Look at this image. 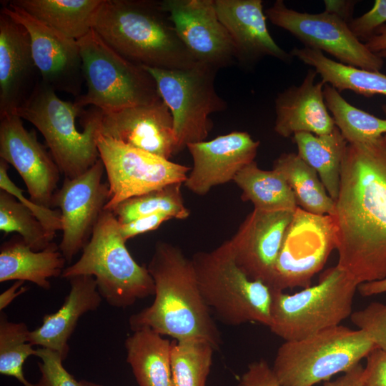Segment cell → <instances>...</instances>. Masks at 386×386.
I'll list each match as a JSON object with an SVG mask.
<instances>
[{
	"mask_svg": "<svg viewBox=\"0 0 386 386\" xmlns=\"http://www.w3.org/2000/svg\"><path fill=\"white\" fill-rule=\"evenodd\" d=\"M352 322L364 331L377 347L386 352V304L372 302L350 316Z\"/></svg>",
	"mask_w": 386,
	"mask_h": 386,
	"instance_id": "38",
	"label": "cell"
},
{
	"mask_svg": "<svg viewBox=\"0 0 386 386\" xmlns=\"http://www.w3.org/2000/svg\"><path fill=\"white\" fill-rule=\"evenodd\" d=\"M26 29L0 11V117L16 114L41 81Z\"/></svg>",
	"mask_w": 386,
	"mask_h": 386,
	"instance_id": "21",
	"label": "cell"
},
{
	"mask_svg": "<svg viewBox=\"0 0 386 386\" xmlns=\"http://www.w3.org/2000/svg\"><path fill=\"white\" fill-rule=\"evenodd\" d=\"M356 1L326 0L324 1L325 11L335 14L347 23L352 20Z\"/></svg>",
	"mask_w": 386,
	"mask_h": 386,
	"instance_id": "45",
	"label": "cell"
},
{
	"mask_svg": "<svg viewBox=\"0 0 386 386\" xmlns=\"http://www.w3.org/2000/svg\"><path fill=\"white\" fill-rule=\"evenodd\" d=\"M77 42L87 89L76 98V104L108 113L162 99L149 72L115 51L95 31Z\"/></svg>",
	"mask_w": 386,
	"mask_h": 386,
	"instance_id": "8",
	"label": "cell"
},
{
	"mask_svg": "<svg viewBox=\"0 0 386 386\" xmlns=\"http://www.w3.org/2000/svg\"><path fill=\"white\" fill-rule=\"evenodd\" d=\"M264 13L272 24L290 33L304 47L326 52L342 64L362 69L380 71L384 66V59L370 51L348 23L335 14L300 12L282 0L275 1Z\"/></svg>",
	"mask_w": 386,
	"mask_h": 386,
	"instance_id": "12",
	"label": "cell"
},
{
	"mask_svg": "<svg viewBox=\"0 0 386 386\" xmlns=\"http://www.w3.org/2000/svg\"><path fill=\"white\" fill-rule=\"evenodd\" d=\"M377 54L383 59H386V50L382 51L377 53Z\"/></svg>",
	"mask_w": 386,
	"mask_h": 386,
	"instance_id": "50",
	"label": "cell"
},
{
	"mask_svg": "<svg viewBox=\"0 0 386 386\" xmlns=\"http://www.w3.org/2000/svg\"><path fill=\"white\" fill-rule=\"evenodd\" d=\"M0 158L18 172L31 201L53 207L61 171L35 132L26 130L17 114L0 117Z\"/></svg>",
	"mask_w": 386,
	"mask_h": 386,
	"instance_id": "17",
	"label": "cell"
},
{
	"mask_svg": "<svg viewBox=\"0 0 386 386\" xmlns=\"http://www.w3.org/2000/svg\"><path fill=\"white\" fill-rule=\"evenodd\" d=\"M214 347L201 339L171 343V370L174 386H205Z\"/></svg>",
	"mask_w": 386,
	"mask_h": 386,
	"instance_id": "33",
	"label": "cell"
},
{
	"mask_svg": "<svg viewBox=\"0 0 386 386\" xmlns=\"http://www.w3.org/2000/svg\"><path fill=\"white\" fill-rule=\"evenodd\" d=\"M66 262L55 242L44 250L34 251L15 235L0 247V282L29 281L49 290V279L61 275Z\"/></svg>",
	"mask_w": 386,
	"mask_h": 386,
	"instance_id": "25",
	"label": "cell"
},
{
	"mask_svg": "<svg viewBox=\"0 0 386 386\" xmlns=\"http://www.w3.org/2000/svg\"><path fill=\"white\" fill-rule=\"evenodd\" d=\"M99 158L109 186L105 210L120 202L174 183H184L190 168L104 137H97Z\"/></svg>",
	"mask_w": 386,
	"mask_h": 386,
	"instance_id": "13",
	"label": "cell"
},
{
	"mask_svg": "<svg viewBox=\"0 0 386 386\" xmlns=\"http://www.w3.org/2000/svg\"><path fill=\"white\" fill-rule=\"evenodd\" d=\"M99 134L167 159L175 154L173 117L162 99L149 104L103 112Z\"/></svg>",
	"mask_w": 386,
	"mask_h": 386,
	"instance_id": "19",
	"label": "cell"
},
{
	"mask_svg": "<svg viewBox=\"0 0 386 386\" xmlns=\"http://www.w3.org/2000/svg\"><path fill=\"white\" fill-rule=\"evenodd\" d=\"M70 290L61 307L54 313L46 314L40 327L29 331V342L57 352L66 360L68 341L81 317L96 310L102 301L94 277L79 275L68 279Z\"/></svg>",
	"mask_w": 386,
	"mask_h": 386,
	"instance_id": "24",
	"label": "cell"
},
{
	"mask_svg": "<svg viewBox=\"0 0 386 386\" xmlns=\"http://www.w3.org/2000/svg\"><path fill=\"white\" fill-rule=\"evenodd\" d=\"M36 356L41 360L38 362L41 378L34 386H81L64 367V360L57 352L41 347L36 349Z\"/></svg>",
	"mask_w": 386,
	"mask_h": 386,
	"instance_id": "39",
	"label": "cell"
},
{
	"mask_svg": "<svg viewBox=\"0 0 386 386\" xmlns=\"http://www.w3.org/2000/svg\"><path fill=\"white\" fill-rule=\"evenodd\" d=\"M214 4L232 39L237 61L250 64L265 56L284 62L292 59L270 35L262 0H214Z\"/></svg>",
	"mask_w": 386,
	"mask_h": 386,
	"instance_id": "22",
	"label": "cell"
},
{
	"mask_svg": "<svg viewBox=\"0 0 386 386\" xmlns=\"http://www.w3.org/2000/svg\"><path fill=\"white\" fill-rule=\"evenodd\" d=\"M375 347L362 330L340 325L300 340L284 341L272 368L283 386H313L349 370Z\"/></svg>",
	"mask_w": 386,
	"mask_h": 386,
	"instance_id": "9",
	"label": "cell"
},
{
	"mask_svg": "<svg viewBox=\"0 0 386 386\" xmlns=\"http://www.w3.org/2000/svg\"><path fill=\"white\" fill-rule=\"evenodd\" d=\"M79 383L81 386H103L102 385L96 384L95 382H92L87 380H81L79 381Z\"/></svg>",
	"mask_w": 386,
	"mask_h": 386,
	"instance_id": "49",
	"label": "cell"
},
{
	"mask_svg": "<svg viewBox=\"0 0 386 386\" xmlns=\"http://www.w3.org/2000/svg\"><path fill=\"white\" fill-rule=\"evenodd\" d=\"M0 230L17 233L34 251H41L54 242L55 233L46 229L15 197L0 189Z\"/></svg>",
	"mask_w": 386,
	"mask_h": 386,
	"instance_id": "35",
	"label": "cell"
},
{
	"mask_svg": "<svg viewBox=\"0 0 386 386\" xmlns=\"http://www.w3.org/2000/svg\"><path fill=\"white\" fill-rule=\"evenodd\" d=\"M364 367L366 386H386V352L375 347L367 356Z\"/></svg>",
	"mask_w": 386,
	"mask_h": 386,
	"instance_id": "43",
	"label": "cell"
},
{
	"mask_svg": "<svg viewBox=\"0 0 386 386\" xmlns=\"http://www.w3.org/2000/svg\"><path fill=\"white\" fill-rule=\"evenodd\" d=\"M292 189L297 207L319 215H334L335 202L330 197L317 172L297 154L282 153L273 162Z\"/></svg>",
	"mask_w": 386,
	"mask_h": 386,
	"instance_id": "31",
	"label": "cell"
},
{
	"mask_svg": "<svg viewBox=\"0 0 386 386\" xmlns=\"http://www.w3.org/2000/svg\"><path fill=\"white\" fill-rule=\"evenodd\" d=\"M323 94L335 125L347 143L364 142L386 134V104L381 107L385 118H380L350 104L329 84H325Z\"/></svg>",
	"mask_w": 386,
	"mask_h": 386,
	"instance_id": "32",
	"label": "cell"
},
{
	"mask_svg": "<svg viewBox=\"0 0 386 386\" xmlns=\"http://www.w3.org/2000/svg\"><path fill=\"white\" fill-rule=\"evenodd\" d=\"M182 183H174L158 189L129 198L120 202L112 211L119 223L159 212L173 219H186L189 215L181 192Z\"/></svg>",
	"mask_w": 386,
	"mask_h": 386,
	"instance_id": "34",
	"label": "cell"
},
{
	"mask_svg": "<svg viewBox=\"0 0 386 386\" xmlns=\"http://www.w3.org/2000/svg\"><path fill=\"white\" fill-rule=\"evenodd\" d=\"M234 182L242 190V199L251 202L254 209L295 212L297 208L294 194L283 176L273 169H260L255 161L242 169Z\"/></svg>",
	"mask_w": 386,
	"mask_h": 386,
	"instance_id": "30",
	"label": "cell"
},
{
	"mask_svg": "<svg viewBox=\"0 0 386 386\" xmlns=\"http://www.w3.org/2000/svg\"><path fill=\"white\" fill-rule=\"evenodd\" d=\"M337 230L333 216L312 214L297 207L285 232L270 290L311 286L312 278L337 247Z\"/></svg>",
	"mask_w": 386,
	"mask_h": 386,
	"instance_id": "11",
	"label": "cell"
},
{
	"mask_svg": "<svg viewBox=\"0 0 386 386\" xmlns=\"http://www.w3.org/2000/svg\"><path fill=\"white\" fill-rule=\"evenodd\" d=\"M332 216L337 266L358 284L386 278V134L347 143Z\"/></svg>",
	"mask_w": 386,
	"mask_h": 386,
	"instance_id": "1",
	"label": "cell"
},
{
	"mask_svg": "<svg viewBox=\"0 0 386 386\" xmlns=\"http://www.w3.org/2000/svg\"><path fill=\"white\" fill-rule=\"evenodd\" d=\"M322 386H366L364 380V367L359 363L338 378L325 382Z\"/></svg>",
	"mask_w": 386,
	"mask_h": 386,
	"instance_id": "44",
	"label": "cell"
},
{
	"mask_svg": "<svg viewBox=\"0 0 386 386\" xmlns=\"http://www.w3.org/2000/svg\"><path fill=\"white\" fill-rule=\"evenodd\" d=\"M294 212L254 209L229 239L237 264L249 279L270 288L275 263Z\"/></svg>",
	"mask_w": 386,
	"mask_h": 386,
	"instance_id": "18",
	"label": "cell"
},
{
	"mask_svg": "<svg viewBox=\"0 0 386 386\" xmlns=\"http://www.w3.org/2000/svg\"><path fill=\"white\" fill-rule=\"evenodd\" d=\"M357 282L337 265L317 284L294 294L272 290L271 332L284 341L297 340L340 325L352 313Z\"/></svg>",
	"mask_w": 386,
	"mask_h": 386,
	"instance_id": "7",
	"label": "cell"
},
{
	"mask_svg": "<svg viewBox=\"0 0 386 386\" xmlns=\"http://www.w3.org/2000/svg\"><path fill=\"white\" fill-rule=\"evenodd\" d=\"M357 291L362 297H370L386 292V278L362 283L358 285Z\"/></svg>",
	"mask_w": 386,
	"mask_h": 386,
	"instance_id": "48",
	"label": "cell"
},
{
	"mask_svg": "<svg viewBox=\"0 0 386 386\" xmlns=\"http://www.w3.org/2000/svg\"><path fill=\"white\" fill-rule=\"evenodd\" d=\"M24 281L18 280L0 295V311L1 312L12 301L27 290V287H23Z\"/></svg>",
	"mask_w": 386,
	"mask_h": 386,
	"instance_id": "47",
	"label": "cell"
},
{
	"mask_svg": "<svg viewBox=\"0 0 386 386\" xmlns=\"http://www.w3.org/2000/svg\"><path fill=\"white\" fill-rule=\"evenodd\" d=\"M104 171L99 158L80 176L65 177L54 195L53 207H59L62 222L59 248L67 262L88 243L109 200V184L102 182Z\"/></svg>",
	"mask_w": 386,
	"mask_h": 386,
	"instance_id": "14",
	"label": "cell"
},
{
	"mask_svg": "<svg viewBox=\"0 0 386 386\" xmlns=\"http://www.w3.org/2000/svg\"><path fill=\"white\" fill-rule=\"evenodd\" d=\"M32 16L78 41L93 28L103 0H12Z\"/></svg>",
	"mask_w": 386,
	"mask_h": 386,
	"instance_id": "28",
	"label": "cell"
},
{
	"mask_svg": "<svg viewBox=\"0 0 386 386\" xmlns=\"http://www.w3.org/2000/svg\"><path fill=\"white\" fill-rule=\"evenodd\" d=\"M171 343L148 327L134 330L127 338V361L139 386H174Z\"/></svg>",
	"mask_w": 386,
	"mask_h": 386,
	"instance_id": "26",
	"label": "cell"
},
{
	"mask_svg": "<svg viewBox=\"0 0 386 386\" xmlns=\"http://www.w3.org/2000/svg\"><path fill=\"white\" fill-rule=\"evenodd\" d=\"M173 219L170 215L159 212L137 218L126 223H119L123 239L127 241L135 236L157 229L163 222Z\"/></svg>",
	"mask_w": 386,
	"mask_h": 386,
	"instance_id": "42",
	"label": "cell"
},
{
	"mask_svg": "<svg viewBox=\"0 0 386 386\" xmlns=\"http://www.w3.org/2000/svg\"><path fill=\"white\" fill-rule=\"evenodd\" d=\"M298 156L314 169L330 197L335 202L339 194L341 166L347 142L336 127L329 134L298 132L293 135Z\"/></svg>",
	"mask_w": 386,
	"mask_h": 386,
	"instance_id": "29",
	"label": "cell"
},
{
	"mask_svg": "<svg viewBox=\"0 0 386 386\" xmlns=\"http://www.w3.org/2000/svg\"><path fill=\"white\" fill-rule=\"evenodd\" d=\"M259 141L244 132H233L210 141L187 145L193 167L184 182L191 192L206 194L213 187L234 181L237 173L254 161Z\"/></svg>",
	"mask_w": 386,
	"mask_h": 386,
	"instance_id": "20",
	"label": "cell"
},
{
	"mask_svg": "<svg viewBox=\"0 0 386 386\" xmlns=\"http://www.w3.org/2000/svg\"><path fill=\"white\" fill-rule=\"evenodd\" d=\"M238 386H283L272 367L264 360L249 364L240 378Z\"/></svg>",
	"mask_w": 386,
	"mask_h": 386,
	"instance_id": "41",
	"label": "cell"
},
{
	"mask_svg": "<svg viewBox=\"0 0 386 386\" xmlns=\"http://www.w3.org/2000/svg\"><path fill=\"white\" fill-rule=\"evenodd\" d=\"M16 114L41 132L65 177L80 176L99 159L101 109L91 107L84 111L74 102L64 101L41 80Z\"/></svg>",
	"mask_w": 386,
	"mask_h": 386,
	"instance_id": "4",
	"label": "cell"
},
{
	"mask_svg": "<svg viewBox=\"0 0 386 386\" xmlns=\"http://www.w3.org/2000/svg\"><path fill=\"white\" fill-rule=\"evenodd\" d=\"M159 2L179 39L197 63L219 70L237 61L234 42L219 20L214 0Z\"/></svg>",
	"mask_w": 386,
	"mask_h": 386,
	"instance_id": "16",
	"label": "cell"
},
{
	"mask_svg": "<svg viewBox=\"0 0 386 386\" xmlns=\"http://www.w3.org/2000/svg\"><path fill=\"white\" fill-rule=\"evenodd\" d=\"M29 330L24 322H10L2 311L0 314V373L16 378L23 386H34L25 377L23 365L36 350L29 342Z\"/></svg>",
	"mask_w": 386,
	"mask_h": 386,
	"instance_id": "36",
	"label": "cell"
},
{
	"mask_svg": "<svg viewBox=\"0 0 386 386\" xmlns=\"http://www.w3.org/2000/svg\"><path fill=\"white\" fill-rule=\"evenodd\" d=\"M147 269L154 300L129 317L131 330L148 327L175 340H204L218 350L221 335L201 295L192 259L177 247L158 242Z\"/></svg>",
	"mask_w": 386,
	"mask_h": 386,
	"instance_id": "2",
	"label": "cell"
},
{
	"mask_svg": "<svg viewBox=\"0 0 386 386\" xmlns=\"http://www.w3.org/2000/svg\"><path fill=\"white\" fill-rule=\"evenodd\" d=\"M290 54L312 66L325 84L341 92L350 90L366 97L386 96V75L342 64L328 58L321 51L310 48H293Z\"/></svg>",
	"mask_w": 386,
	"mask_h": 386,
	"instance_id": "27",
	"label": "cell"
},
{
	"mask_svg": "<svg viewBox=\"0 0 386 386\" xmlns=\"http://www.w3.org/2000/svg\"><path fill=\"white\" fill-rule=\"evenodd\" d=\"M201 295L224 324L257 322L269 327L272 290L249 279L237 264L229 240L192 259Z\"/></svg>",
	"mask_w": 386,
	"mask_h": 386,
	"instance_id": "6",
	"label": "cell"
},
{
	"mask_svg": "<svg viewBox=\"0 0 386 386\" xmlns=\"http://www.w3.org/2000/svg\"><path fill=\"white\" fill-rule=\"evenodd\" d=\"M365 44L372 53L377 54L386 50V23L378 27L368 38Z\"/></svg>",
	"mask_w": 386,
	"mask_h": 386,
	"instance_id": "46",
	"label": "cell"
},
{
	"mask_svg": "<svg viewBox=\"0 0 386 386\" xmlns=\"http://www.w3.org/2000/svg\"><path fill=\"white\" fill-rule=\"evenodd\" d=\"M9 164L0 158V189L15 197L25 205L49 231L55 233L62 229L61 215L59 210L36 204L24 195L23 190L18 187L10 179Z\"/></svg>",
	"mask_w": 386,
	"mask_h": 386,
	"instance_id": "37",
	"label": "cell"
},
{
	"mask_svg": "<svg viewBox=\"0 0 386 386\" xmlns=\"http://www.w3.org/2000/svg\"><path fill=\"white\" fill-rule=\"evenodd\" d=\"M114 213L104 210L80 258L64 268L61 277H94L102 299L114 307L126 308L154 295V282L147 269L132 258Z\"/></svg>",
	"mask_w": 386,
	"mask_h": 386,
	"instance_id": "5",
	"label": "cell"
},
{
	"mask_svg": "<svg viewBox=\"0 0 386 386\" xmlns=\"http://www.w3.org/2000/svg\"><path fill=\"white\" fill-rule=\"evenodd\" d=\"M92 29L115 51L142 66L184 69L197 63L159 1L103 0Z\"/></svg>",
	"mask_w": 386,
	"mask_h": 386,
	"instance_id": "3",
	"label": "cell"
},
{
	"mask_svg": "<svg viewBox=\"0 0 386 386\" xmlns=\"http://www.w3.org/2000/svg\"><path fill=\"white\" fill-rule=\"evenodd\" d=\"M143 67L154 79L172 114L175 154L189 144L204 141L212 127L210 115L227 107L215 89L218 70L201 63L184 69Z\"/></svg>",
	"mask_w": 386,
	"mask_h": 386,
	"instance_id": "10",
	"label": "cell"
},
{
	"mask_svg": "<svg viewBox=\"0 0 386 386\" xmlns=\"http://www.w3.org/2000/svg\"><path fill=\"white\" fill-rule=\"evenodd\" d=\"M2 4L1 11L28 31L41 81L55 91L80 96L84 79L77 41L48 26L9 1Z\"/></svg>",
	"mask_w": 386,
	"mask_h": 386,
	"instance_id": "15",
	"label": "cell"
},
{
	"mask_svg": "<svg viewBox=\"0 0 386 386\" xmlns=\"http://www.w3.org/2000/svg\"><path fill=\"white\" fill-rule=\"evenodd\" d=\"M385 23L386 0H376L367 12L350 20L348 26L360 41H365L378 27Z\"/></svg>",
	"mask_w": 386,
	"mask_h": 386,
	"instance_id": "40",
	"label": "cell"
},
{
	"mask_svg": "<svg viewBox=\"0 0 386 386\" xmlns=\"http://www.w3.org/2000/svg\"><path fill=\"white\" fill-rule=\"evenodd\" d=\"M317 75L315 69H310L300 85L277 94L274 130L278 135L285 138L298 132L322 135L336 127L325 102V84L315 82Z\"/></svg>",
	"mask_w": 386,
	"mask_h": 386,
	"instance_id": "23",
	"label": "cell"
}]
</instances>
